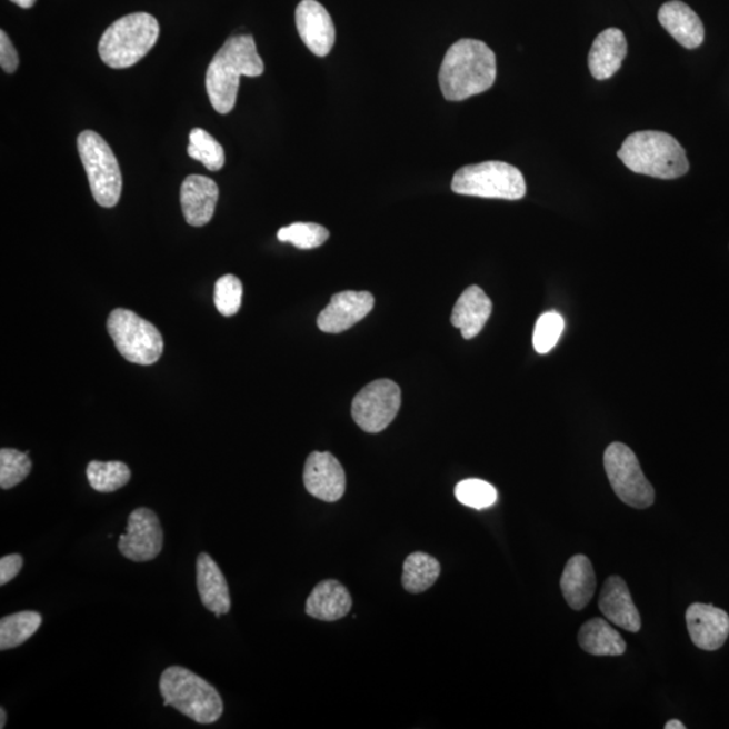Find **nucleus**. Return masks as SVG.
Returning a JSON list of instances; mask_svg holds the SVG:
<instances>
[{
  "label": "nucleus",
  "instance_id": "c756f323",
  "mask_svg": "<svg viewBox=\"0 0 729 729\" xmlns=\"http://www.w3.org/2000/svg\"><path fill=\"white\" fill-rule=\"evenodd\" d=\"M28 455L16 449L0 450V488L11 489L27 479L31 470Z\"/></svg>",
  "mask_w": 729,
  "mask_h": 729
},
{
  "label": "nucleus",
  "instance_id": "f704fd0d",
  "mask_svg": "<svg viewBox=\"0 0 729 729\" xmlns=\"http://www.w3.org/2000/svg\"><path fill=\"white\" fill-rule=\"evenodd\" d=\"M23 567V558L20 555H10L0 559V586H6L20 575Z\"/></svg>",
  "mask_w": 729,
  "mask_h": 729
},
{
  "label": "nucleus",
  "instance_id": "4468645a",
  "mask_svg": "<svg viewBox=\"0 0 729 729\" xmlns=\"http://www.w3.org/2000/svg\"><path fill=\"white\" fill-rule=\"evenodd\" d=\"M297 27L306 47L318 58H326L336 43V28L329 11L317 0H303L297 9Z\"/></svg>",
  "mask_w": 729,
  "mask_h": 729
},
{
  "label": "nucleus",
  "instance_id": "412c9836",
  "mask_svg": "<svg viewBox=\"0 0 729 729\" xmlns=\"http://www.w3.org/2000/svg\"><path fill=\"white\" fill-rule=\"evenodd\" d=\"M353 599L348 588L336 580L319 582L306 602V613L312 619L336 621L351 611Z\"/></svg>",
  "mask_w": 729,
  "mask_h": 729
},
{
  "label": "nucleus",
  "instance_id": "9d476101",
  "mask_svg": "<svg viewBox=\"0 0 729 729\" xmlns=\"http://www.w3.org/2000/svg\"><path fill=\"white\" fill-rule=\"evenodd\" d=\"M400 406L399 386L392 380H377L356 396L351 415L364 432L379 433L393 422Z\"/></svg>",
  "mask_w": 729,
  "mask_h": 729
},
{
  "label": "nucleus",
  "instance_id": "bb28decb",
  "mask_svg": "<svg viewBox=\"0 0 729 729\" xmlns=\"http://www.w3.org/2000/svg\"><path fill=\"white\" fill-rule=\"evenodd\" d=\"M131 471L128 465L119 461H92L87 467V479L92 489L102 493L116 492L130 481Z\"/></svg>",
  "mask_w": 729,
  "mask_h": 729
},
{
  "label": "nucleus",
  "instance_id": "2eb2a0df",
  "mask_svg": "<svg viewBox=\"0 0 729 729\" xmlns=\"http://www.w3.org/2000/svg\"><path fill=\"white\" fill-rule=\"evenodd\" d=\"M687 625L691 642L701 650H719L727 642L729 616L720 608L696 602L688 608Z\"/></svg>",
  "mask_w": 729,
  "mask_h": 729
},
{
  "label": "nucleus",
  "instance_id": "4c0bfd02",
  "mask_svg": "<svg viewBox=\"0 0 729 729\" xmlns=\"http://www.w3.org/2000/svg\"><path fill=\"white\" fill-rule=\"evenodd\" d=\"M6 721H8V713H6L4 708H0V728L6 727Z\"/></svg>",
  "mask_w": 729,
  "mask_h": 729
},
{
  "label": "nucleus",
  "instance_id": "f257e3e1",
  "mask_svg": "<svg viewBox=\"0 0 729 729\" xmlns=\"http://www.w3.org/2000/svg\"><path fill=\"white\" fill-rule=\"evenodd\" d=\"M496 56L486 42L463 39L446 53L439 69V86L446 100L461 102L495 84Z\"/></svg>",
  "mask_w": 729,
  "mask_h": 729
},
{
  "label": "nucleus",
  "instance_id": "6e6552de",
  "mask_svg": "<svg viewBox=\"0 0 729 729\" xmlns=\"http://www.w3.org/2000/svg\"><path fill=\"white\" fill-rule=\"evenodd\" d=\"M107 331L129 362L153 364L160 360L163 350L160 331L136 312L117 308L107 320Z\"/></svg>",
  "mask_w": 729,
  "mask_h": 729
},
{
  "label": "nucleus",
  "instance_id": "7c9ffc66",
  "mask_svg": "<svg viewBox=\"0 0 729 729\" xmlns=\"http://www.w3.org/2000/svg\"><path fill=\"white\" fill-rule=\"evenodd\" d=\"M455 493L461 505L475 509H486L498 501V490L489 482L477 479L458 482Z\"/></svg>",
  "mask_w": 729,
  "mask_h": 729
},
{
  "label": "nucleus",
  "instance_id": "423d86ee",
  "mask_svg": "<svg viewBox=\"0 0 729 729\" xmlns=\"http://www.w3.org/2000/svg\"><path fill=\"white\" fill-rule=\"evenodd\" d=\"M451 190L458 194L486 199L519 200L527 192L523 173L501 161H486L457 171Z\"/></svg>",
  "mask_w": 729,
  "mask_h": 729
},
{
  "label": "nucleus",
  "instance_id": "6ab92c4d",
  "mask_svg": "<svg viewBox=\"0 0 729 729\" xmlns=\"http://www.w3.org/2000/svg\"><path fill=\"white\" fill-rule=\"evenodd\" d=\"M627 56L623 31L609 28L601 31L589 52V71L596 80L611 79L619 71Z\"/></svg>",
  "mask_w": 729,
  "mask_h": 729
},
{
  "label": "nucleus",
  "instance_id": "aec40b11",
  "mask_svg": "<svg viewBox=\"0 0 729 729\" xmlns=\"http://www.w3.org/2000/svg\"><path fill=\"white\" fill-rule=\"evenodd\" d=\"M658 20L683 48L696 49L703 42L706 30L700 17L680 0L665 3L658 12Z\"/></svg>",
  "mask_w": 729,
  "mask_h": 729
},
{
  "label": "nucleus",
  "instance_id": "b1692460",
  "mask_svg": "<svg viewBox=\"0 0 729 729\" xmlns=\"http://www.w3.org/2000/svg\"><path fill=\"white\" fill-rule=\"evenodd\" d=\"M581 649L596 657L623 656L627 645L623 637L605 619L587 621L578 632Z\"/></svg>",
  "mask_w": 729,
  "mask_h": 729
},
{
  "label": "nucleus",
  "instance_id": "ddd939ff",
  "mask_svg": "<svg viewBox=\"0 0 729 729\" xmlns=\"http://www.w3.org/2000/svg\"><path fill=\"white\" fill-rule=\"evenodd\" d=\"M375 298L370 292L344 291L334 294L329 306L318 317V327L329 334L351 329L373 310Z\"/></svg>",
  "mask_w": 729,
  "mask_h": 729
},
{
  "label": "nucleus",
  "instance_id": "a878e982",
  "mask_svg": "<svg viewBox=\"0 0 729 729\" xmlns=\"http://www.w3.org/2000/svg\"><path fill=\"white\" fill-rule=\"evenodd\" d=\"M42 616L34 611H23L4 616L0 620V650H11L23 645L40 630Z\"/></svg>",
  "mask_w": 729,
  "mask_h": 729
},
{
  "label": "nucleus",
  "instance_id": "dca6fc26",
  "mask_svg": "<svg viewBox=\"0 0 729 729\" xmlns=\"http://www.w3.org/2000/svg\"><path fill=\"white\" fill-rule=\"evenodd\" d=\"M219 198L217 182L206 176L192 174L182 181L180 202L188 224L202 228L216 212Z\"/></svg>",
  "mask_w": 729,
  "mask_h": 729
},
{
  "label": "nucleus",
  "instance_id": "4be33fe9",
  "mask_svg": "<svg viewBox=\"0 0 729 729\" xmlns=\"http://www.w3.org/2000/svg\"><path fill=\"white\" fill-rule=\"evenodd\" d=\"M492 301L480 287L471 286L465 289L457 300L451 313L452 326L460 329L465 339L479 336L492 313Z\"/></svg>",
  "mask_w": 729,
  "mask_h": 729
},
{
  "label": "nucleus",
  "instance_id": "c85d7f7f",
  "mask_svg": "<svg viewBox=\"0 0 729 729\" xmlns=\"http://www.w3.org/2000/svg\"><path fill=\"white\" fill-rule=\"evenodd\" d=\"M330 232L317 223H293L278 232L279 241L292 243L298 249H316L329 240Z\"/></svg>",
  "mask_w": 729,
  "mask_h": 729
},
{
  "label": "nucleus",
  "instance_id": "1a4fd4ad",
  "mask_svg": "<svg viewBox=\"0 0 729 729\" xmlns=\"http://www.w3.org/2000/svg\"><path fill=\"white\" fill-rule=\"evenodd\" d=\"M605 468L613 492L625 505L638 509L653 505L656 490L646 479L637 456L627 445L615 442L608 446Z\"/></svg>",
  "mask_w": 729,
  "mask_h": 729
},
{
  "label": "nucleus",
  "instance_id": "e433bc0d",
  "mask_svg": "<svg viewBox=\"0 0 729 729\" xmlns=\"http://www.w3.org/2000/svg\"><path fill=\"white\" fill-rule=\"evenodd\" d=\"M666 729H685V726L680 720H670L666 722Z\"/></svg>",
  "mask_w": 729,
  "mask_h": 729
},
{
  "label": "nucleus",
  "instance_id": "39448f33",
  "mask_svg": "<svg viewBox=\"0 0 729 729\" xmlns=\"http://www.w3.org/2000/svg\"><path fill=\"white\" fill-rule=\"evenodd\" d=\"M160 24L147 12L124 16L107 29L99 42L100 59L114 69L130 68L141 61L157 43Z\"/></svg>",
  "mask_w": 729,
  "mask_h": 729
},
{
  "label": "nucleus",
  "instance_id": "c9c22d12",
  "mask_svg": "<svg viewBox=\"0 0 729 729\" xmlns=\"http://www.w3.org/2000/svg\"><path fill=\"white\" fill-rule=\"evenodd\" d=\"M11 2L20 6L22 9H31L36 4L37 0H11Z\"/></svg>",
  "mask_w": 729,
  "mask_h": 729
},
{
  "label": "nucleus",
  "instance_id": "393cba45",
  "mask_svg": "<svg viewBox=\"0 0 729 729\" xmlns=\"http://www.w3.org/2000/svg\"><path fill=\"white\" fill-rule=\"evenodd\" d=\"M441 576V563L426 552L417 551L408 556L403 565L401 582L407 592L418 595L426 592Z\"/></svg>",
  "mask_w": 729,
  "mask_h": 729
},
{
  "label": "nucleus",
  "instance_id": "7ed1b4c3",
  "mask_svg": "<svg viewBox=\"0 0 729 729\" xmlns=\"http://www.w3.org/2000/svg\"><path fill=\"white\" fill-rule=\"evenodd\" d=\"M618 157L630 171L662 180L681 178L690 167L681 143L663 131H638L627 137Z\"/></svg>",
  "mask_w": 729,
  "mask_h": 729
},
{
  "label": "nucleus",
  "instance_id": "cd10ccee",
  "mask_svg": "<svg viewBox=\"0 0 729 729\" xmlns=\"http://www.w3.org/2000/svg\"><path fill=\"white\" fill-rule=\"evenodd\" d=\"M188 154L193 160L200 161L209 171L217 172L224 166L226 157L221 143L206 130L197 128L190 133Z\"/></svg>",
  "mask_w": 729,
  "mask_h": 729
},
{
  "label": "nucleus",
  "instance_id": "f03ea898",
  "mask_svg": "<svg viewBox=\"0 0 729 729\" xmlns=\"http://www.w3.org/2000/svg\"><path fill=\"white\" fill-rule=\"evenodd\" d=\"M263 61L251 36L231 37L218 50L207 71L206 87L210 102L219 114L234 109L240 78H257L263 73Z\"/></svg>",
  "mask_w": 729,
  "mask_h": 729
},
{
  "label": "nucleus",
  "instance_id": "9b49d317",
  "mask_svg": "<svg viewBox=\"0 0 729 729\" xmlns=\"http://www.w3.org/2000/svg\"><path fill=\"white\" fill-rule=\"evenodd\" d=\"M162 545V526L152 509L137 508L129 515L128 528L118 542L124 558L133 562L153 561L160 556Z\"/></svg>",
  "mask_w": 729,
  "mask_h": 729
},
{
  "label": "nucleus",
  "instance_id": "72a5a7b5",
  "mask_svg": "<svg viewBox=\"0 0 729 729\" xmlns=\"http://www.w3.org/2000/svg\"><path fill=\"white\" fill-rule=\"evenodd\" d=\"M0 66L8 73L16 72L18 66H20L17 50L4 30L0 31Z\"/></svg>",
  "mask_w": 729,
  "mask_h": 729
},
{
  "label": "nucleus",
  "instance_id": "2f4dec72",
  "mask_svg": "<svg viewBox=\"0 0 729 729\" xmlns=\"http://www.w3.org/2000/svg\"><path fill=\"white\" fill-rule=\"evenodd\" d=\"M243 287L237 276L226 274L217 281L213 303L223 317L236 316L242 304Z\"/></svg>",
  "mask_w": 729,
  "mask_h": 729
},
{
  "label": "nucleus",
  "instance_id": "20e7f679",
  "mask_svg": "<svg viewBox=\"0 0 729 729\" xmlns=\"http://www.w3.org/2000/svg\"><path fill=\"white\" fill-rule=\"evenodd\" d=\"M163 706L173 707L199 725H212L223 715L219 691L202 677L181 666H171L160 677Z\"/></svg>",
  "mask_w": 729,
  "mask_h": 729
},
{
  "label": "nucleus",
  "instance_id": "a211bd4d",
  "mask_svg": "<svg viewBox=\"0 0 729 729\" xmlns=\"http://www.w3.org/2000/svg\"><path fill=\"white\" fill-rule=\"evenodd\" d=\"M197 583L200 600L217 618L229 613L231 597L221 568L207 552H200L197 562Z\"/></svg>",
  "mask_w": 729,
  "mask_h": 729
},
{
  "label": "nucleus",
  "instance_id": "473e14b6",
  "mask_svg": "<svg viewBox=\"0 0 729 729\" xmlns=\"http://www.w3.org/2000/svg\"><path fill=\"white\" fill-rule=\"evenodd\" d=\"M563 318L557 312H546L538 319L533 330V349L539 354L550 353L561 338L563 332Z\"/></svg>",
  "mask_w": 729,
  "mask_h": 729
},
{
  "label": "nucleus",
  "instance_id": "5701e85b",
  "mask_svg": "<svg viewBox=\"0 0 729 729\" xmlns=\"http://www.w3.org/2000/svg\"><path fill=\"white\" fill-rule=\"evenodd\" d=\"M561 589L570 608L581 611L593 599L596 575L592 562L586 556L571 557L563 569Z\"/></svg>",
  "mask_w": 729,
  "mask_h": 729
},
{
  "label": "nucleus",
  "instance_id": "f8f14e48",
  "mask_svg": "<svg viewBox=\"0 0 729 729\" xmlns=\"http://www.w3.org/2000/svg\"><path fill=\"white\" fill-rule=\"evenodd\" d=\"M303 480L307 492L313 498L326 502H336L343 498L344 470L331 452H311L306 461Z\"/></svg>",
  "mask_w": 729,
  "mask_h": 729
},
{
  "label": "nucleus",
  "instance_id": "f3484780",
  "mask_svg": "<svg viewBox=\"0 0 729 729\" xmlns=\"http://www.w3.org/2000/svg\"><path fill=\"white\" fill-rule=\"evenodd\" d=\"M599 608L602 615L615 626L626 631L639 632L642 620L637 606L632 600L623 578L619 576L609 577L601 589Z\"/></svg>",
  "mask_w": 729,
  "mask_h": 729
},
{
  "label": "nucleus",
  "instance_id": "0eeeda50",
  "mask_svg": "<svg viewBox=\"0 0 729 729\" xmlns=\"http://www.w3.org/2000/svg\"><path fill=\"white\" fill-rule=\"evenodd\" d=\"M78 149L97 203L106 209L116 207L121 199L122 173L109 143L96 131L87 130L78 138Z\"/></svg>",
  "mask_w": 729,
  "mask_h": 729
}]
</instances>
